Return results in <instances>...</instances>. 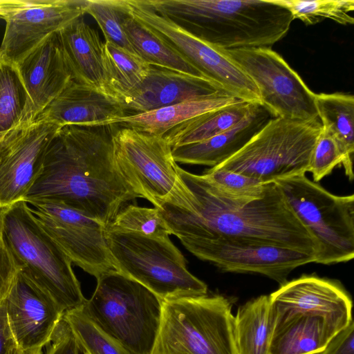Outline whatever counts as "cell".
Wrapping results in <instances>:
<instances>
[{"label": "cell", "instance_id": "cb8c5ba5", "mask_svg": "<svg viewBox=\"0 0 354 354\" xmlns=\"http://www.w3.org/2000/svg\"><path fill=\"white\" fill-rule=\"evenodd\" d=\"M337 333L321 316L293 315L274 322L269 354H317Z\"/></svg>", "mask_w": 354, "mask_h": 354}, {"label": "cell", "instance_id": "e0dca14e", "mask_svg": "<svg viewBox=\"0 0 354 354\" xmlns=\"http://www.w3.org/2000/svg\"><path fill=\"white\" fill-rule=\"evenodd\" d=\"M86 0H37L8 17L0 55L17 63L49 35L86 13Z\"/></svg>", "mask_w": 354, "mask_h": 354}, {"label": "cell", "instance_id": "836d02e7", "mask_svg": "<svg viewBox=\"0 0 354 354\" xmlns=\"http://www.w3.org/2000/svg\"><path fill=\"white\" fill-rule=\"evenodd\" d=\"M86 12L99 25L105 41L136 54L123 28L124 21L129 15L126 0H86Z\"/></svg>", "mask_w": 354, "mask_h": 354}, {"label": "cell", "instance_id": "44dd1931", "mask_svg": "<svg viewBox=\"0 0 354 354\" xmlns=\"http://www.w3.org/2000/svg\"><path fill=\"white\" fill-rule=\"evenodd\" d=\"M39 115L63 127L118 124L129 114L117 100L73 80Z\"/></svg>", "mask_w": 354, "mask_h": 354}, {"label": "cell", "instance_id": "8fae6325", "mask_svg": "<svg viewBox=\"0 0 354 354\" xmlns=\"http://www.w3.org/2000/svg\"><path fill=\"white\" fill-rule=\"evenodd\" d=\"M129 14L160 36L206 79L235 98L261 104L258 89L247 74L220 48L158 14L145 0H126Z\"/></svg>", "mask_w": 354, "mask_h": 354}, {"label": "cell", "instance_id": "7a4b0ae2", "mask_svg": "<svg viewBox=\"0 0 354 354\" xmlns=\"http://www.w3.org/2000/svg\"><path fill=\"white\" fill-rule=\"evenodd\" d=\"M118 125L62 127L24 201L60 202L106 227L128 201L138 198L115 162L113 135Z\"/></svg>", "mask_w": 354, "mask_h": 354}, {"label": "cell", "instance_id": "d590c367", "mask_svg": "<svg viewBox=\"0 0 354 354\" xmlns=\"http://www.w3.org/2000/svg\"><path fill=\"white\" fill-rule=\"evenodd\" d=\"M203 175L218 189L236 198H259L264 194L268 184L242 174L216 167H211Z\"/></svg>", "mask_w": 354, "mask_h": 354}, {"label": "cell", "instance_id": "f35d334b", "mask_svg": "<svg viewBox=\"0 0 354 354\" xmlns=\"http://www.w3.org/2000/svg\"><path fill=\"white\" fill-rule=\"evenodd\" d=\"M43 354H86L62 317L50 340L43 348Z\"/></svg>", "mask_w": 354, "mask_h": 354}, {"label": "cell", "instance_id": "d6a6232c", "mask_svg": "<svg viewBox=\"0 0 354 354\" xmlns=\"http://www.w3.org/2000/svg\"><path fill=\"white\" fill-rule=\"evenodd\" d=\"M106 228L156 238L171 234L158 208L143 207L131 204L123 206Z\"/></svg>", "mask_w": 354, "mask_h": 354}, {"label": "cell", "instance_id": "4dcf8cb0", "mask_svg": "<svg viewBox=\"0 0 354 354\" xmlns=\"http://www.w3.org/2000/svg\"><path fill=\"white\" fill-rule=\"evenodd\" d=\"M27 93L16 64L0 55V136L21 122Z\"/></svg>", "mask_w": 354, "mask_h": 354}, {"label": "cell", "instance_id": "2e32d148", "mask_svg": "<svg viewBox=\"0 0 354 354\" xmlns=\"http://www.w3.org/2000/svg\"><path fill=\"white\" fill-rule=\"evenodd\" d=\"M269 297L274 322L296 314L318 315L339 332L353 320L348 293L337 282L316 275L286 281Z\"/></svg>", "mask_w": 354, "mask_h": 354}, {"label": "cell", "instance_id": "60d3db41", "mask_svg": "<svg viewBox=\"0 0 354 354\" xmlns=\"http://www.w3.org/2000/svg\"><path fill=\"white\" fill-rule=\"evenodd\" d=\"M16 346L8 326L4 306H0V354Z\"/></svg>", "mask_w": 354, "mask_h": 354}, {"label": "cell", "instance_id": "6da1fadb", "mask_svg": "<svg viewBox=\"0 0 354 354\" xmlns=\"http://www.w3.org/2000/svg\"><path fill=\"white\" fill-rule=\"evenodd\" d=\"M183 194L158 207L178 239H236L262 242L317 254L316 241L286 202L275 183L257 199L230 196L203 174L178 167Z\"/></svg>", "mask_w": 354, "mask_h": 354}, {"label": "cell", "instance_id": "8992f818", "mask_svg": "<svg viewBox=\"0 0 354 354\" xmlns=\"http://www.w3.org/2000/svg\"><path fill=\"white\" fill-rule=\"evenodd\" d=\"M232 308L220 295L162 301L151 354H236Z\"/></svg>", "mask_w": 354, "mask_h": 354}, {"label": "cell", "instance_id": "ba28073f", "mask_svg": "<svg viewBox=\"0 0 354 354\" xmlns=\"http://www.w3.org/2000/svg\"><path fill=\"white\" fill-rule=\"evenodd\" d=\"M322 129L319 118H271L236 153L214 167L242 174L263 184L308 172Z\"/></svg>", "mask_w": 354, "mask_h": 354}, {"label": "cell", "instance_id": "e575fe53", "mask_svg": "<svg viewBox=\"0 0 354 354\" xmlns=\"http://www.w3.org/2000/svg\"><path fill=\"white\" fill-rule=\"evenodd\" d=\"M77 341L88 354H129L119 344L100 329L80 307L62 316Z\"/></svg>", "mask_w": 354, "mask_h": 354}, {"label": "cell", "instance_id": "277c9868", "mask_svg": "<svg viewBox=\"0 0 354 354\" xmlns=\"http://www.w3.org/2000/svg\"><path fill=\"white\" fill-rule=\"evenodd\" d=\"M8 245L20 274L65 312L86 301L72 262L39 224L25 201L0 207Z\"/></svg>", "mask_w": 354, "mask_h": 354}, {"label": "cell", "instance_id": "ac0fdd59", "mask_svg": "<svg viewBox=\"0 0 354 354\" xmlns=\"http://www.w3.org/2000/svg\"><path fill=\"white\" fill-rule=\"evenodd\" d=\"M16 66L27 93L20 125L35 120L73 80V76L57 32L47 37Z\"/></svg>", "mask_w": 354, "mask_h": 354}, {"label": "cell", "instance_id": "d6986e66", "mask_svg": "<svg viewBox=\"0 0 354 354\" xmlns=\"http://www.w3.org/2000/svg\"><path fill=\"white\" fill-rule=\"evenodd\" d=\"M2 305L15 345L21 350L44 348L64 315L20 272Z\"/></svg>", "mask_w": 354, "mask_h": 354}, {"label": "cell", "instance_id": "b9f144b4", "mask_svg": "<svg viewBox=\"0 0 354 354\" xmlns=\"http://www.w3.org/2000/svg\"><path fill=\"white\" fill-rule=\"evenodd\" d=\"M5 354H43V348L21 350L17 346L10 348Z\"/></svg>", "mask_w": 354, "mask_h": 354}, {"label": "cell", "instance_id": "4316f807", "mask_svg": "<svg viewBox=\"0 0 354 354\" xmlns=\"http://www.w3.org/2000/svg\"><path fill=\"white\" fill-rule=\"evenodd\" d=\"M315 106L323 128L340 143L346 158L344 167L350 180L353 179L354 97L342 93H315Z\"/></svg>", "mask_w": 354, "mask_h": 354}, {"label": "cell", "instance_id": "74e56055", "mask_svg": "<svg viewBox=\"0 0 354 354\" xmlns=\"http://www.w3.org/2000/svg\"><path fill=\"white\" fill-rule=\"evenodd\" d=\"M19 266L5 239L0 219V306L13 286Z\"/></svg>", "mask_w": 354, "mask_h": 354}, {"label": "cell", "instance_id": "3957f363", "mask_svg": "<svg viewBox=\"0 0 354 354\" xmlns=\"http://www.w3.org/2000/svg\"><path fill=\"white\" fill-rule=\"evenodd\" d=\"M205 42L223 49L270 47L288 33L291 13L272 0H145Z\"/></svg>", "mask_w": 354, "mask_h": 354}, {"label": "cell", "instance_id": "f1b7e54d", "mask_svg": "<svg viewBox=\"0 0 354 354\" xmlns=\"http://www.w3.org/2000/svg\"><path fill=\"white\" fill-rule=\"evenodd\" d=\"M123 28L135 53L151 66L204 77L176 50L160 36L137 21L129 12L124 21Z\"/></svg>", "mask_w": 354, "mask_h": 354}, {"label": "cell", "instance_id": "9a60e30c", "mask_svg": "<svg viewBox=\"0 0 354 354\" xmlns=\"http://www.w3.org/2000/svg\"><path fill=\"white\" fill-rule=\"evenodd\" d=\"M62 126L39 115L0 136V207L24 201L38 178L46 149Z\"/></svg>", "mask_w": 354, "mask_h": 354}, {"label": "cell", "instance_id": "7bdbcfd3", "mask_svg": "<svg viewBox=\"0 0 354 354\" xmlns=\"http://www.w3.org/2000/svg\"><path fill=\"white\" fill-rule=\"evenodd\" d=\"M86 354H88V353H86Z\"/></svg>", "mask_w": 354, "mask_h": 354}, {"label": "cell", "instance_id": "d4e9b609", "mask_svg": "<svg viewBox=\"0 0 354 354\" xmlns=\"http://www.w3.org/2000/svg\"><path fill=\"white\" fill-rule=\"evenodd\" d=\"M239 101L242 100L223 93L145 113L129 114L121 118L118 124L150 135L163 136L182 123Z\"/></svg>", "mask_w": 354, "mask_h": 354}, {"label": "cell", "instance_id": "484cf974", "mask_svg": "<svg viewBox=\"0 0 354 354\" xmlns=\"http://www.w3.org/2000/svg\"><path fill=\"white\" fill-rule=\"evenodd\" d=\"M274 321L269 295L241 306L234 315L236 354H269Z\"/></svg>", "mask_w": 354, "mask_h": 354}, {"label": "cell", "instance_id": "1f68e13d", "mask_svg": "<svg viewBox=\"0 0 354 354\" xmlns=\"http://www.w3.org/2000/svg\"><path fill=\"white\" fill-rule=\"evenodd\" d=\"M286 8L294 19H299L306 25H313L324 19H331L342 25H351L354 10L353 0H272Z\"/></svg>", "mask_w": 354, "mask_h": 354}, {"label": "cell", "instance_id": "4fadbf2b", "mask_svg": "<svg viewBox=\"0 0 354 354\" xmlns=\"http://www.w3.org/2000/svg\"><path fill=\"white\" fill-rule=\"evenodd\" d=\"M25 201L41 227L72 263L96 279L115 270L102 223L60 202Z\"/></svg>", "mask_w": 354, "mask_h": 354}, {"label": "cell", "instance_id": "f546056e", "mask_svg": "<svg viewBox=\"0 0 354 354\" xmlns=\"http://www.w3.org/2000/svg\"><path fill=\"white\" fill-rule=\"evenodd\" d=\"M103 63L111 95L120 103L144 81L151 67L138 55L109 41L104 42Z\"/></svg>", "mask_w": 354, "mask_h": 354}, {"label": "cell", "instance_id": "5b68a950", "mask_svg": "<svg viewBox=\"0 0 354 354\" xmlns=\"http://www.w3.org/2000/svg\"><path fill=\"white\" fill-rule=\"evenodd\" d=\"M82 311L129 354H151L158 335L162 301L115 270L97 279Z\"/></svg>", "mask_w": 354, "mask_h": 354}, {"label": "cell", "instance_id": "9c48e42d", "mask_svg": "<svg viewBox=\"0 0 354 354\" xmlns=\"http://www.w3.org/2000/svg\"><path fill=\"white\" fill-rule=\"evenodd\" d=\"M276 185L297 217L317 242L315 262L331 264L354 257V196L335 195L305 174Z\"/></svg>", "mask_w": 354, "mask_h": 354}, {"label": "cell", "instance_id": "7c38bea8", "mask_svg": "<svg viewBox=\"0 0 354 354\" xmlns=\"http://www.w3.org/2000/svg\"><path fill=\"white\" fill-rule=\"evenodd\" d=\"M220 49L252 80L258 89L261 104L273 118H319L315 93L270 47Z\"/></svg>", "mask_w": 354, "mask_h": 354}, {"label": "cell", "instance_id": "30bf717a", "mask_svg": "<svg viewBox=\"0 0 354 354\" xmlns=\"http://www.w3.org/2000/svg\"><path fill=\"white\" fill-rule=\"evenodd\" d=\"M113 148L120 173L138 197L158 208L183 192L179 166L163 136L123 127L113 135Z\"/></svg>", "mask_w": 354, "mask_h": 354}, {"label": "cell", "instance_id": "8d00e7d4", "mask_svg": "<svg viewBox=\"0 0 354 354\" xmlns=\"http://www.w3.org/2000/svg\"><path fill=\"white\" fill-rule=\"evenodd\" d=\"M344 151L336 138L323 128L316 141L310 159L308 172H310L315 183L330 174L339 165L345 166Z\"/></svg>", "mask_w": 354, "mask_h": 354}, {"label": "cell", "instance_id": "52a82bcc", "mask_svg": "<svg viewBox=\"0 0 354 354\" xmlns=\"http://www.w3.org/2000/svg\"><path fill=\"white\" fill-rule=\"evenodd\" d=\"M115 270L140 283L162 301L207 295V285L187 268L169 236L150 237L106 228Z\"/></svg>", "mask_w": 354, "mask_h": 354}, {"label": "cell", "instance_id": "83f0119b", "mask_svg": "<svg viewBox=\"0 0 354 354\" xmlns=\"http://www.w3.org/2000/svg\"><path fill=\"white\" fill-rule=\"evenodd\" d=\"M253 104L239 101L225 106L182 123L163 137L171 148L209 139L236 126Z\"/></svg>", "mask_w": 354, "mask_h": 354}, {"label": "cell", "instance_id": "603a6c76", "mask_svg": "<svg viewBox=\"0 0 354 354\" xmlns=\"http://www.w3.org/2000/svg\"><path fill=\"white\" fill-rule=\"evenodd\" d=\"M57 35L73 80L112 97L104 68V43L97 31L81 17L58 31Z\"/></svg>", "mask_w": 354, "mask_h": 354}, {"label": "cell", "instance_id": "ffe728a7", "mask_svg": "<svg viewBox=\"0 0 354 354\" xmlns=\"http://www.w3.org/2000/svg\"><path fill=\"white\" fill-rule=\"evenodd\" d=\"M223 93L226 92L206 78L151 66L144 81L126 94L120 103L134 114Z\"/></svg>", "mask_w": 354, "mask_h": 354}, {"label": "cell", "instance_id": "ab89813d", "mask_svg": "<svg viewBox=\"0 0 354 354\" xmlns=\"http://www.w3.org/2000/svg\"><path fill=\"white\" fill-rule=\"evenodd\" d=\"M317 354H354V322L336 333Z\"/></svg>", "mask_w": 354, "mask_h": 354}, {"label": "cell", "instance_id": "5bb4252c", "mask_svg": "<svg viewBox=\"0 0 354 354\" xmlns=\"http://www.w3.org/2000/svg\"><path fill=\"white\" fill-rule=\"evenodd\" d=\"M184 247L198 259L222 271L257 273L281 285L296 268L315 262L314 254L274 244L236 239H179Z\"/></svg>", "mask_w": 354, "mask_h": 354}, {"label": "cell", "instance_id": "7402d4cb", "mask_svg": "<svg viewBox=\"0 0 354 354\" xmlns=\"http://www.w3.org/2000/svg\"><path fill=\"white\" fill-rule=\"evenodd\" d=\"M272 118L261 104H253L236 126L209 139L173 147V158L183 164L217 166L241 149Z\"/></svg>", "mask_w": 354, "mask_h": 354}]
</instances>
